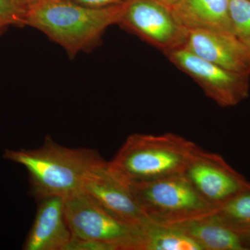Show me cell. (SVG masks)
Here are the masks:
<instances>
[{
  "mask_svg": "<svg viewBox=\"0 0 250 250\" xmlns=\"http://www.w3.org/2000/svg\"><path fill=\"white\" fill-rule=\"evenodd\" d=\"M4 158L25 167L31 191L38 200L67 198L83 191L90 174L107 163L95 149L64 147L50 136L36 149H6Z\"/></svg>",
  "mask_w": 250,
  "mask_h": 250,
  "instance_id": "1",
  "label": "cell"
},
{
  "mask_svg": "<svg viewBox=\"0 0 250 250\" xmlns=\"http://www.w3.org/2000/svg\"><path fill=\"white\" fill-rule=\"evenodd\" d=\"M123 4L88 7L71 0H39L28 6L25 25L41 31L71 57L100 45L106 29L118 24Z\"/></svg>",
  "mask_w": 250,
  "mask_h": 250,
  "instance_id": "2",
  "label": "cell"
},
{
  "mask_svg": "<svg viewBox=\"0 0 250 250\" xmlns=\"http://www.w3.org/2000/svg\"><path fill=\"white\" fill-rule=\"evenodd\" d=\"M198 146L172 133L129 136L108 162L111 173L126 186L183 174Z\"/></svg>",
  "mask_w": 250,
  "mask_h": 250,
  "instance_id": "3",
  "label": "cell"
},
{
  "mask_svg": "<svg viewBox=\"0 0 250 250\" xmlns=\"http://www.w3.org/2000/svg\"><path fill=\"white\" fill-rule=\"evenodd\" d=\"M127 187L152 223L174 226L214 215L218 210L184 174Z\"/></svg>",
  "mask_w": 250,
  "mask_h": 250,
  "instance_id": "4",
  "label": "cell"
},
{
  "mask_svg": "<svg viewBox=\"0 0 250 250\" xmlns=\"http://www.w3.org/2000/svg\"><path fill=\"white\" fill-rule=\"evenodd\" d=\"M65 211L72 236L101 242L114 250H141L143 227L112 214L85 192L65 198Z\"/></svg>",
  "mask_w": 250,
  "mask_h": 250,
  "instance_id": "5",
  "label": "cell"
},
{
  "mask_svg": "<svg viewBox=\"0 0 250 250\" xmlns=\"http://www.w3.org/2000/svg\"><path fill=\"white\" fill-rule=\"evenodd\" d=\"M118 24L165 54L184 47L189 33L159 0H126Z\"/></svg>",
  "mask_w": 250,
  "mask_h": 250,
  "instance_id": "6",
  "label": "cell"
},
{
  "mask_svg": "<svg viewBox=\"0 0 250 250\" xmlns=\"http://www.w3.org/2000/svg\"><path fill=\"white\" fill-rule=\"evenodd\" d=\"M177 68L193 79L221 107H233L249 97V74L238 73L204 60L184 47L166 54Z\"/></svg>",
  "mask_w": 250,
  "mask_h": 250,
  "instance_id": "7",
  "label": "cell"
},
{
  "mask_svg": "<svg viewBox=\"0 0 250 250\" xmlns=\"http://www.w3.org/2000/svg\"><path fill=\"white\" fill-rule=\"evenodd\" d=\"M184 175L207 202L220 206L237 194L250 188V182L220 154L197 147Z\"/></svg>",
  "mask_w": 250,
  "mask_h": 250,
  "instance_id": "8",
  "label": "cell"
},
{
  "mask_svg": "<svg viewBox=\"0 0 250 250\" xmlns=\"http://www.w3.org/2000/svg\"><path fill=\"white\" fill-rule=\"evenodd\" d=\"M83 191L112 214L126 223L144 227L152 223L136 201L129 188L108 168V162L90 174Z\"/></svg>",
  "mask_w": 250,
  "mask_h": 250,
  "instance_id": "9",
  "label": "cell"
},
{
  "mask_svg": "<svg viewBox=\"0 0 250 250\" xmlns=\"http://www.w3.org/2000/svg\"><path fill=\"white\" fill-rule=\"evenodd\" d=\"M184 47L197 57L227 70L250 75L246 46L232 34L208 30L189 31Z\"/></svg>",
  "mask_w": 250,
  "mask_h": 250,
  "instance_id": "10",
  "label": "cell"
},
{
  "mask_svg": "<svg viewBox=\"0 0 250 250\" xmlns=\"http://www.w3.org/2000/svg\"><path fill=\"white\" fill-rule=\"evenodd\" d=\"M38 201L35 220L23 249L66 250L72 234L65 216V198L49 196Z\"/></svg>",
  "mask_w": 250,
  "mask_h": 250,
  "instance_id": "11",
  "label": "cell"
},
{
  "mask_svg": "<svg viewBox=\"0 0 250 250\" xmlns=\"http://www.w3.org/2000/svg\"><path fill=\"white\" fill-rule=\"evenodd\" d=\"M229 4V0H179L171 9L179 24L188 31L233 34Z\"/></svg>",
  "mask_w": 250,
  "mask_h": 250,
  "instance_id": "12",
  "label": "cell"
},
{
  "mask_svg": "<svg viewBox=\"0 0 250 250\" xmlns=\"http://www.w3.org/2000/svg\"><path fill=\"white\" fill-rule=\"evenodd\" d=\"M172 227L187 233L202 250H250L241 233L215 214Z\"/></svg>",
  "mask_w": 250,
  "mask_h": 250,
  "instance_id": "13",
  "label": "cell"
},
{
  "mask_svg": "<svg viewBox=\"0 0 250 250\" xmlns=\"http://www.w3.org/2000/svg\"><path fill=\"white\" fill-rule=\"evenodd\" d=\"M141 250H202L197 242L178 228L149 223L143 228Z\"/></svg>",
  "mask_w": 250,
  "mask_h": 250,
  "instance_id": "14",
  "label": "cell"
},
{
  "mask_svg": "<svg viewBox=\"0 0 250 250\" xmlns=\"http://www.w3.org/2000/svg\"><path fill=\"white\" fill-rule=\"evenodd\" d=\"M215 215L233 228H250V188L220 206Z\"/></svg>",
  "mask_w": 250,
  "mask_h": 250,
  "instance_id": "15",
  "label": "cell"
},
{
  "mask_svg": "<svg viewBox=\"0 0 250 250\" xmlns=\"http://www.w3.org/2000/svg\"><path fill=\"white\" fill-rule=\"evenodd\" d=\"M229 11L233 34L240 40L250 38V1L229 0Z\"/></svg>",
  "mask_w": 250,
  "mask_h": 250,
  "instance_id": "16",
  "label": "cell"
},
{
  "mask_svg": "<svg viewBox=\"0 0 250 250\" xmlns=\"http://www.w3.org/2000/svg\"><path fill=\"white\" fill-rule=\"evenodd\" d=\"M28 6L24 0H0V28L26 26Z\"/></svg>",
  "mask_w": 250,
  "mask_h": 250,
  "instance_id": "17",
  "label": "cell"
},
{
  "mask_svg": "<svg viewBox=\"0 0 250 250\" xmlns=\"http://www.w3.org/2000/svg\"><path fill=\"white\" fill-rule=\"evenodd\" d=\"M65 250H114L113 247L93 240L81 239L72 236Z\"/></svg>",
  "mask_w": 250,
  "mask_h": 250,
  "instance_id": "18",
  "label": "cell"
},
{
  "mask_svg": "<svg viewBox=\"0 0 250 250\" xmlns=\"http://www.w3.org/2000/svg\"><path fill=\"white\" fill-rule=\"evenodd\" d=\"M78 4L93 8H103L123 4L126 0H71Z\"/></svg>",
  "mask_w": 250,
  "mask_h": 250,
  "instance_id": "19",
  "label": "cell"
},
{
  "mask_svg": "<svg viewBox=\"0 0 250 250\" xmlns=\"http://www.w3.org/2000/svg\"><path fill=\"white\" fill-rule=\"evenodd\" d=\"M236 229L241 233L243 239L245 240L250 248V228Z\"/></svg>",
  "mask_w": 250,
  "mask_h": 250,
  "instance_id": "20",
  "label": "cell"
},
{
  "mask_svg": "<svg viewBox=\"0 0 250 250\" xmlns=\"http://www.w3.org/2000/svg\"><path fill=\"white\" fill-rule=\"evenodd\" d=\"M246 46L247 54H248V62H249L250 72V38L249 39L241 40Z\"/></svg>",
  "mask_w": 250,
  "mask_h": 250,
  "instance_id": "21",
  "label": "cell"
},
{
  "mask_svg": "<svg viewBox=\"0 0 250 250\" xmlns=\"http://www.w3.org/2000/svg\"><path fill=\"white\" fill-rule=\"evenodd\" d=\"M159 1H161V2L167 5L169 7L172 8L174 4H177V3L178 2L179 0H159Z\"/></svg>",
  "mask_w": 250,
  "mask_h": 250,
  "instance_id": "22",
  "label": "cell"
},
{
  "mask_svg": "<svg viewBox=\"0 0 250 250\" xmlns=\"http://www.w3.org/2000/svg\"><path fill=\"white\" fill-rule=\"evenodd\" d=\"M28 4H30L31 3L36 2V1H39V0H24Z\"/></svg>",
  "mask_w": 250,
  "mask_h": 250,
  "instance_id": "23",
  "label": "cell"
},
{
  "mask_svg": "<svg viewBox=\"0 0 250 250\" xmlns=\"http://www.w3.org/2000/svg\"><path fill=\"white\" fill-rule=\"evenodd\" d=\"M5 29H4V28H0V35L4 33Z\"/></svg>",
  "mask_w": 250,
  "mask_h": 250,
  "instance_id": "24",
  "label": "cell"
},
{
  "mask_svg": "<svg viewBox=\"0 0 250 250\" xmlns=\"http://www.w3.org/2000/svg\"><path fill=\"white\" fill-rule=\"evenodd\" d=\"M249 1H250V0H249Z\"/></svg>",
  "mask_w": 250,
  "mask_h": 250,
  "instance_id": "25",
  "label": "cell"
}]
</instances>
